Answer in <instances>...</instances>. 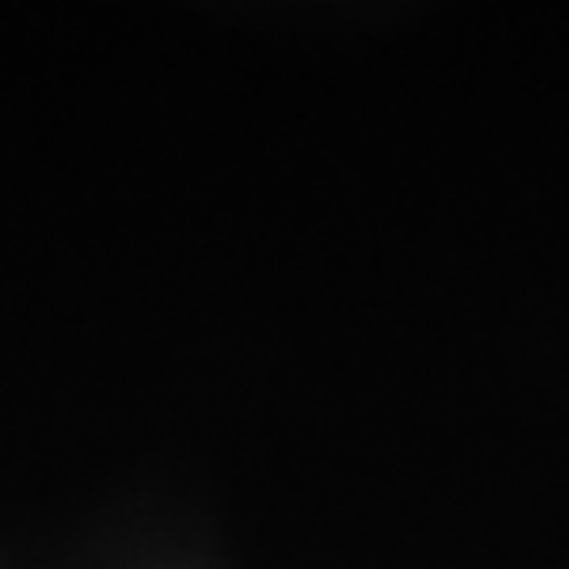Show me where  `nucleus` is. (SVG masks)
Here are the masks:
<instances>
[]
</instances>
